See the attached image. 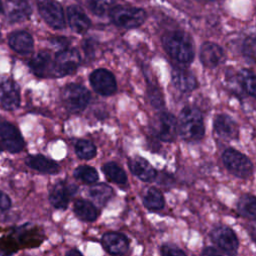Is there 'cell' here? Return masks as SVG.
Listing matches in <instances>:
<instances>
[{
  "mask_svg": "<svg viewBox=\"0 0 256 256\" xmlns=\"http://www.w3.org/2000/svg\"><path fill=\"white\" fill-rule=\"evenodd\" d=\"M115 0H90V9L97 16H103L115 6Z\"/></svg>",
  "mask_w": 256,
  "mask_h": 256,
  "instance_id": "obj_32",
  "label": "cell"
},
{
  "mask_svg": "<svg viewBox=\"0 0 256 256\" xmlns=\"http://www.w3.org/2000/svg\"><path fill=\"white\" fill-rule=\"evenodd\" d=\"M200 256H234L232 254H229L219 248H216V247H205L202 252H201V255Z\"/></svg>",
  "mask_w": 256,
  "mask_h": 256,
  "instance_id": "obj_37",
  "label": "cell"
},
{
  "mask_svg": "<svg viewBox=\"0 0 256 256\" xmlns=\"http://www.w3.org/2000/svg\"><path fill=\"white\" fill-rule=\"evenodd\" d=\"M238 213L249 220H256V196L252 194H243L237 201Z\"/></svg>",
  "mask_w": 256,
  "mask_h": 256,
  "instance_id": "obj_26",
  "label": "cell"
},
{
  "mask_svg": "<svg viewBox=\"0 0 256 256\" xmlns=\"http://www.w3.org/2000/svg\"><path fill=\"white\" fill-rule=\"evenodd\" d=\"M104 250L113 256H124L129 250L128 238L119 232H105L101 238Z\"/></svg>",
  "mask_w": 256,
  "mask_h": 256,
  "instance_id": "obj_12",
  "label": "cell"
},
{
  "mask_svg": "<svg viewBox=\"0 0 256 256\" xmlns=\"http://www.w3.org/2000/svg\"><path fill=\"white\" fill-rule=\"evenodd\" d=\"M73 175L76 179L87 183V184H93L98 181L99 179V174L97 170L89 165H81L78 166L74 172Z\"/></svg>",
  "mask_w": 256,
  "mask_h": 256,
  "instance_id": "obj_30",
  "label": "cell"
},
{
  "mask_svg": "<svg viewBox=\"0 0 256 256\" xmlns=\"http://www.w3.org/2000/svg\"><path fill=\"white\" fill-rule=\"evenodd\" d=\"M88 194L98 205L103 206L113 196V189L106 183H98L90 186Z\"/></svg>",
  "mask_w": 256,
  "mask_h": 256,
  "instance_id": "obj_28",
  "label": "cell"
},
{
  "mask_svg": "<svg viewBox=\"0 0 256 256\" xmlns=\"http://www.w3.org/2000/svg\"><path fill=\"white\" fill-rule=\"evenodd\" d=\"M205 128L200 111L193 107H185L178 119V133L182 139L189 142L201 140Z\"/></svg>",
  "mask_w": 256,
  "mask_h": 256,
  "instance_id": "obj_3",
  "label": "cell"
},
{
  "mask_svg": "<svg viewBox=\"0 0 256 256\" xmlns=\"http://www.w3.org/2000/svg\"><path fill=\"white\" fill-rule=\"evenodd\" d=\"M199 57L205 67L214 68L224 61L225 54L219 45L212 42H205L200 48Z\"/></svg>",
  "mask_w": 256,
  "mask_h": 256,
  "instance_id": "obj_18",
  "label": "cell"
},
{
  "mask_svg": "<svg viewBox=\"0 0 256 256\" xmlns=\"http://www.w3.org/2000/svg\"><path fill=\"white\" fill-rule=\"evenodd\" d=\"M90 84L95 92L103 96H109L117 90V84L114 75L104 69L99 68L94 70L90 75Z\"/></svg>",
  "mask_w": 256,
  "mask_h": 256,
  "instance_id": "obj_10",
  "label": "cell"
},
{
  "mask_svg": "<svg viewBox=\"0 0 256 256\" xmlns=\"http://www.w3.org/2000/svg\"><path fill=\"white\" fill-rule=\"evenodd\" d=\"M128 167L131 173L143 182H152L157 177V171L155 168L142 157L136 156L130 158L128 161Z\"/></svg>",
  "mask_w": 256,
  "mask_h": 256,
  "instance_id": "obj_15",
  "label": "cell"
},
{
  "mask_svg": "<svg viewBox=\"0 0 256 256\" xmlns=\"http://www.w3.org/2000/svg\"><path fill=\"white\" fill-rule=\"evenodd\" d=\"M204 1H211V0H204Z\"/></svg>",
  "mask_w": 256,
  "mask_h": 256,
  "instance_id": "obj_44",
  "label": "cell"
},
{
  "mask_svg": "<svg viewBox=\"0 0 256 256\" xmlns=\"http://www.w3.org/2000/svg\"><path fill=\"white\" fill-rule=\"evenodd\" d=\"M0 138L4 148L10 153H18L24 147V140L20 131L10 122L0 123Z\"/></svg>",
  "mask_w": 256,
  "mask_h": 256,
  "instance_id": "obj_11",
  "label": "cell"
},
{
  "mask_svg": "<svg viewBox=\"0 0 256 256\" xmlns=\"http://www.w3.org/2000/svg\"><path fill=\"white\" fill-rule=\"evenodd\" d=\"M90 98V92L80 84L70 83L62 90L63 103L71 113H79L83 111L87 107Z\"/></svg>",
  "mask_w": 256,
  "mask_h": 256,
  "instance_id": "obj_6",
  "label": "cell"
},
{
  "mask_svg": "<svg viewBox=\"0 0 256 256\" xmlns=\"http://www.w3.org/2000/svg\"><path fill=\"white\" fill-rule=\"evenodd\" d=\"M76 155L83 160H90L96 156L97 150L95 145L86 139L78 140L75 145Z\"/></svg>",
  "mask_w": 256,
  "mask_h": 256,
  "instance_id": "obj_31",
  "label": "cell"
},
{
  "mask_svg": "<svg viewBox=\"0 0 256 256\" xmlns=\"http://www.w3.org/2000/svg\"><path fill=\"white\" fill-rule=\"evenodd\" d=\"M166 52L177 62L190 63L194 58L193 42L186 33L174 31L167 33L162 38Z\"/></svg>",
  "mask_w": 256,
  "mask_h": 256,
  "instance_id": "obj_2",
  "label": "cell"
},
{
  "mask_svg": "<svg viewBox=\"0 0 256 256\" xmlns=\"http://www.w3.org/2000/svg\"><path fill=\"white\" fill-rule=\"evenodd\" d=\"M248 233L253 242L256 244V225H250L248 227Z\"/></svg>",
  "mask_w": 256,
  "mask_h": 256,
  "instance_id": "obj_39",
  "label": "cell"
},
{
  "mask_svg": "<svg viewBox=\"0 0 256 256\" xmlns=\"http://www.w3.org/2000/svg\"><path fill=\"white\" fill-rule=\"evenodd\" d=\"M65 256H83V255H82V253H81L78 249L72 248V249H69V250L66 252Z\"/></svg>",
  "mask_w": 256,
  "mask_h": 256,
  "instance_id": "obj_40",
  "label": "cell"
},
{
  "mask_svg": "<svg viewBox=\"0 0 256 256\" xmlns=\"http://www.w3.org/2000/svg\"><path fill=\"white\" fill-rule=\"evenodd\" d=\"M143 205L150 211H159L165 206V198L156 187H150L143 196Z\"/></svg>",
  "mask_w": 256,
  "mask_h": 256,
  "instance_id": "obj_27",
  "label": "cell"
},
{
  "mask_svg": "<svg viewBox=\"0 0 256 256\" xmlns=\"http://www.w3.org/2000/svg\"><path fill=\"white\" fill-rule=\"evenodd\" d=\"M214 131L216 135L226 141L234 140L238 137V126L236 122L226 114H219L214 119Z\"/></svg>",
  "mask_w": 256,
  "mask_h": 256,
  "instance_id": "obj_17",
  "label": "cell"
},
{
  "mask_svg": "<svg viewBox=\"0 0 256 256\" xmlns=\"http://www.w3.org/2000/svg\"><path fill=\"white\" fill-rule=\"evenodd\" d=\"M67 17L70 27L76 33H84L91 26L89 17L77 5H71L67 8Z\"/></svg>",
  "mask_w": 256,
  "mask_h": 256,
  "instance_id": "obj_21",
  "label": "cell"
},
{
  "mask_svg": "<svg viewBox=\"0 0 256 256\" xmlns=\"http://www.w3.org/2000/svg\"><path fill=\"white\" fill-rule=\"evenodd\" d=\"M9 46L17 53L26 55L32 52L34 41L32 36L26 31H15L8 37Z\"/></svg>",
  "mask_w": 256,
  "mask_h": 256,
  "instance_id": "obj_22",
  "label": "cell"
},
{
  "mask_svg": "<svg viewBox=\"0 0 256 256\" xmlns=\"http://www.w3.org/2000/svg\"><path fill=\"white\" fill-rule=\"evenodd\" d=\"M240 79L246 92L256 98V75L249 71H244Z\"/></svg>",
  "mask_w": 256,
  "mask_h": 256,
  "instance_id": "obj_33",
  "label": "cell"
},
{
  "mask_svg": "<svg viewBox=\"0 0 256 256\" xmlns=\"http://www.w3.org/2000/svg\"><path fill=\"white\" fill-rule=\"evenodd\" d=\"M25 163L31 169L44 174H56L60 171V167L55 161L40 154L29 155L25 159Z\"/></svg>",
  "mask_w": 256,
  "mask_h": 256,
  "instance_id": "obj_23",
  "label": "cell"
},
{
  "mask_svg": "<svg viewBox=\"0 0 256 256\" xmlns=\"http://www.w3.org/2000/svg\"><path fill=\"white\" fill-rule=\"evenodd\" d=\"M4 12L10 22H21L29 18L32 9L27 0H7Z\"/></svg>",
  "mask_w": 256,
  "mask_h": 256,
  "instance_id": "obj_14",
  "label": "cell"
},
{
  "mask_svg": "<svg viewBox=\"0 0 256 256\" xmlns=\"http://www.w3.org/2000/svg\"><path fill=\"white\" fill-rule=\"evenodd\" d=\"M155 133L161 141L172 142L178 133V121L170 113H160L156 119Z\"/></svg>",
  "mask_w": 256,
  "mask_h": 256,
  "instance_id": "obj_13",
  "label": "cell"
},
{
  "mask_svg": "<svg viewBox=\"0 0 256 256\" xmlns=\"http://www.w3.org/2000/svg\"><path fill=\"white\" fill-rule=\"evenodd\" d=\"M3 10V4H2V1L0 0V12Z\"/></svg>",
  "mask_w": 256,
  "mask_h": 256,
  "instance_id": "obj_42",
  "label": "cell"
},
{
  "mask_svg": "<svg viewBox=\"0 0 256 256\" xmlns=\"http://www.w3.org/2000/svg\"><path fill=\"white\" fill-rule=\"evenodd\" d=\"M222 161L226 169L238 178L246 179L253 173V164L250 159L233 148H228L223 152Z\"/></svg>",
  "mask_w": 256,
  "mask_h": 256,
  "instance_id": "obj_5",
  "label": "cell"
},
{
  "mask_svg": "<svg viewBox=\"0 0 256 256\" xmlns=\"http://www.w3.org/2000/svg\"><path fill=\"white\" fill-rule=\"evenodd\" d=\"M35 227H30L26 223L22 227L17 228L13 233L0 238V254L9 256L15 253L21 247H35L42 243V237L36 236Z\"/></svg>",
  "mask_w": 256,
  "mask_h": 256,
  "instance_id": "obj_1",
  "label": "cell"
},
{
  "mask_svg": "<svg viewBox=\"0 0 256 256\" xmlns=\"http://www.w3.org/2000/svg\"><path fill=\"white\" fill-rule=\"evenodd\" d=\"M71 193L74 192H72L69 185H67L64 181H58L52 186L49 192V201L54 208L66 210Z\"/></svg>",
  "mask_w": 256,
  "mask_h": 256,
  "instance_id": "obj_20",
  "label": "cell"
},
{
  "mask_svg": "<svg viewBox=\"0 0 256 256\" xmlns=\"http://www.w3.org/2000/svg\"><path fill=\"white\" fill-rule=\"evenodd\" d=\"M12 205L11 199L10 197L3 191L0 190V210L4 211V210H8Z\"/></svg>",
  "mask_w": 256,
  "mask_h": 256,
  "instance_id": "obj_38",
  "label": "cell"
},
{
  "mask_svg": "<svg viewBox=\"0 0 256 256\" xmlns=\"http://www.w3.org/2000/svg\"><path fill=\"white\" fill-rule=\"evenodd\" d=\"M20 105V89L11 80L0 84V106L7 110L16 109Z\"/></svg>",
  "mask_w": 256,
  "mask_h": 256,
  "instance_id": "obj_16",
  "label": "cell"
},
{
  "mask_svg": "<svg viewBox=\"0 0 256 256\" xmlns=\"http://www.w3.org/2000/svg\"><path fill=\"white\" fill-rule=\"evenodd\" d=\"M73 212L78 219L85 222H93L99 215V211L96 206L85 199H77L74 202Z\"/></svg>",
  "mask_w": 256,
  "mask_h": 256,
  "instance_id": "obj_25",
  "label": "cell"
},
{
  "mask_svg": "<svg viewBox=\"0 0 256 256\" xmlns=\"http://www.w3.org/2000/svg\"><path fill=\"white\" fill-rule=\"evenodd\" d=\"M37 7L43 20L54 29L65 27L64 11L61 4L56 0H38Z\"/></svg>",
  "mask_w": 256,
  "mask_h": 256,
  "instance_id": "obj_8",
  "label": "cell"
},
{
  "mask_svg": "<svg viewBox=\"0 0 256 256\" xmlns=\"http://www.w3.org/2000/svg\"><path fill=\"white\" fill-rule=\"evenodd\" d=\"M148 95H149L150 102L154 107H161L163 105V100H162L161 94L157 88L150 87L148 90Z\"/></svg>",
  "mask_w": 256,
  "mask_h": 256,
  "instance_id": "obj_36",
  "label": "cell"
},
{
  "mask_svg": "<svg viewBox=\"0 0 256 256\" xmlns=\"http://www.w3.org/2000/svg\"><path fill=\"white\" fill-rule=\"evenodd\" d=\"M242 53L246 58L256 61V38H246L242 45Z\"/></svg>",
  "mask_w": 256,
  "mask_h": 256,
  "instance_id": "obj_34",
  "label": "cell"
},
{
  "mask_svg": "<svg viewBox=\"0 0 256 256\" xmlns=\"http://www.w3.org/2000/svg\"><path fill=\"white\" fill-rule=\"evenodd\" d=\"M209 236L217 248L232 255L236 254L239 247V240L230 227L226 225H217L211 230Z\"/></svg>",
  "mask_w": 256,
  "mask_h": 256,
  "instance_id": "obj_9",
  "label": "cell"
},
{
  "mask_svg": "<svg viewBox=\"0 0 256 256\" xmlns=\"http://www.w3.org/2000/svg\"><path fill=\"white\" fill-rule=\"evenodd\" d=\"M109 16L116 26L132 29L139 27L144 23L146 12L138 7L116 5L110 10Z\"/></svg>",
  "mask_w": 256,
  "mask_h": 256,
  "instance_id": "obj_4",
  "label": "cell"
},
{
  "mask_svg": "<svg viewBox=\"0 0 256 256\" xmlns=\"http://www.w3.org/2000/svg\"><path fill=\"white\" fill-rule=\"evenodd\" d=\"M66 42L67 40L65 38H56V39H53V43L55 45H59V46H65L66 45Z\"/></svg>",
  "mask_w": 256,
  "mask_h": 256,
  "instance_id": "obj_41",
  "label": "cell"
},
{
  "mask_svg": "<svg viewBox=\"0 0 256 256\" xmlns=\"http://www.w3.org/2000/svg\"><path fill=\"white\" fill-rule=\"evenodd\" d=\"M0 39H1V34H0Z\"/></svg>",
  "mask_w": 256,
  "mask_h": 256,
  "instance_id": "obj_45",
  "label": "cell"
},
{
  "mask_svg": "<svg viewBox=\"0 0 256 256\" xmlns=\"http://www.w3.org/2000/svg\"><path fill=\"white\" fill-rule=\"evenodd\" d=\"M81 63V57L75 49H63L56 54L53 62V75L64 77L73 74Z\"/></svg>",
  "mask_w": 256,
  "mask_h": 256,
  "instance_id": "obj_7",
  "label": "cell"
},
{
  "mask_svg": "<svg viewBox=\"0 0 256 256\" xmlns=\"http://www.w3.org/2000/svg\"><path fill=\"white\" fill-rule=\"evenodd\" d=\"M2 150H3V148H2V146H1V145H0V153H1V152H2Z\"/></svg>",
  "mask_w": 256,
  "mask_h": 256,
  "instance_id": "obj_43",
  "label": "cell"
},
{
  "mask_svg": "<svg viewBox=\"0 0 256 256\" xmlns=\"http://www.w3.org/2000/svg\"><path fill=\"white\" fill-rule=\"evenodd\" d=\"M172 82L181 92H191L197 87V81L194 75L183 68H175L173 70Z\"/></svg>",
  "mask_w": 256,
  "mask_h": 256,
  "instance_id": "obj_24",
  "label": "cell"
},
{
  "mask_svg": "<svg viewBox=\"0 0 256 256\" xmlns=\"http://www.w3.org/2000/svg\"><path fill=\"white\" fill-rule=\"evenodd\" d=\"M102 172L107 179L118 185H125L127 183V175L125 171L115 162L105 163L102 166Z\"/></svg>",
  "mask_w": 256,
  "mask_h": 256,
  "instance_id": "obj_29",
  "label": "cell"
},
{
  "mask_svg": "<svg viewBox=\"0 0 256 256\" xmlns=\"http://www.w3.org/2000/svg\"><path fill=\"white\" fill-rule=\"evenodd\" d=\"M161 256H187V254L179 247L172 244H164L160 249Z\"/></svg>",
  "mask_w": 256,
  "mask_h": 256,
  "instance_id": "obj_35",
  "label": "cell"
},
{
  "mask_svg": "<svg viewBox=\"0 0 256 256\" xmlns=\"http://www.w3.org/2000/svg\"><path fill=\"white\" fill-rule=\"evenodd\" d=\"M53 62L49 52L40 51L31 58L29 67L36 76L47 77L53 74Z\"/></svg>",
  "mask_w": 256,
  "mask_h": 256,
  "instance_id": "obj_19",
  "label": "cell"
}]
</instances>
